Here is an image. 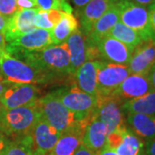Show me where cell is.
I'll return each mask as SVG.
<instances>
[{"mask_svg":"<svg viewBox=\"0 0 155 155\" xmlns=\"http://www.w3.org/2000/svg\"><path fill=\"white\" fill-rule=\"evenodd\" d=\"M5 51L15 58L55 77L65 74L71 75L70 57L65 42L52 45L37 51H27L15 48H6Z\"/></svg>","mask_w":155,"mask_h":155,"instance_id":"obj_1","label":"cell"},{"mask_svg":"<svg viewBox=\"0 0 155 155\" xmlns=\"http://www.w3.org/2000/svg\"><path fill=\"white\" fill-rule=\"evenodd\" d=\"M0 67L4 79L11 84H46L55 78V76L15 58L6 51L0 52Z\"/></svg>","mask_w":155,"mask_h":155,"instance_id":"obj_2","label":"cell"},{"mask_svg":"<svg viewBox=\"0 0 155 155\" xmlns=\"http://www.w3.org/2000/svg\"><path fill=\"white\" fill-rule=\"evenodd\" d=\"M39 118L40 113L36 102L8 110L0 120V132L10 140L22 138L31 134Z\"/></svg>","mask_w":155,"mask_h":155,"instance_id":"obj_3","label":"cell"},{"mask_svg":"<svg viewBox=\"0 0 155 155\" xmlns=\"http://www.w3.org/2000/svg\"><path fill=\"white\" fill-rule=\"evenodd\" d=\"M40 116L57 131L62 134L82 121L61 102L56 91L50 92L36 101Z\"/></svg>","mask_w":155,"mask_h":155,"instance_id":"obj_4","label":"cell"},{"mask_svg":"<svg viewBox=\"0 0 155 155\" xmlns=\"http://www.w3.org/2000/svg\"><path fill=\"white\" fill-rule=\"evenodd\" d=\"M55 91L64 106L76 114L80 121L94 116L97 103V97L84 92L75 85L69 88L59 89Z\"/></svg>","mask_w":155,"mask_h":155,"instance_id":"obj_5","label":"cell"},{"mask_svg":"<svg viewBox=\"0 0 155 155\" xmlns=\"http://www.w3.org/2000/svg\"><path fill=\"white\" fill-rule=\"evenodd\" d=\"M120 12V22L132 28L143 41L152 39L148 8L134 4L129 0L117 2Z\"/></svg>","mask_w":155,"mask_h":155,"instance_id":"obj_6","label":"cell"},{"mask_svg":"<svg viewBox=\"0 0 155 155\" xmlns=\"http://www.w3.org/2000/svg\"><path fill=\"white\" fill-rule=\"evenodd\" d=\"M70 57V71L72 76L78 69L88 61H97L100 53L97 46L89 43L86 35L78 28L65 41Z\"/></svg>","mask_w":155,"mask_h":155,"instance_id":"obj_7","label":"cell"},{"mask_svg":"<svg viewBox=\"0 0 155 155\" xmlns=\"http://www.w3.org/2000/svg\"><path fill=\"white\" fill-rule=\"evenodd\" d=\"M130 74L127 66L97 61V96L110 95Z\"/></svg>","mask_w":155,"mask_h":155,"instance_id":"obj_8","label":"cell"},{"mask_svg":"<svg viewBox=\"0 0 155 155\" xmlns=\"http://www.w3.org/2000/svg\"><path fill=\"white\" fill-rule=\"evenodd\" d=\"M97 103L94 116L105 124L109 134L127 125L122 109L123 101L112 95L97 96Z\"/></svg>","mask_w":155,"mask_h":155,"instance_id":"obj_9","label":"cell"},{"mask_svg":"<svg viewBox=\"0 0 155 155\" xmlns=\"http://www.w3.org/2000/svg\"><path fill=\"white\" fill-rule=\"evenodd\" d=\"M106 146L118 155H146L142 139L127 125L118 127L109 134Z\"/></svg>","mask_w":155,"mask_h":155,"instance_id":"obj_10","label":"cell"},{"mask_svg":"<svg viewBox=\"0 0 155 155\" xmlns=\"http://www.w3.org/2000/svg\"><path fill=\"white\" fill-rule=\"evenodd\" d=\"M41 91L35 84H10L0 98L6 110L35 103L40 98Z\"/></svg>","mask_w":155,"mask_h":155,"instance_id":"obj_11","label":"cell"},{"mask_svg":"<svg viewBox=\"0 0 155 155\" xmlns=\"http://www.w3.org/2000/svg\"><path fill=\"white\" fill-rule=\"evenodd\" d=\"M155 65V42L152 40L142 41L133 50L127 67L130 73L146 75L149 74Z\"/></svg>","mask_w":155,"mask_h":155,"instance_id":"obj_12","label":"cell"},{"mask_svg":"<svg viewBox=\"0 0 155 155\" xmlns=\"http://www.w3.org/2000/svg\"><path fill=\"white\" fill-rule=\"evenodd\" d=\"M153 91L148 76L130 73L110 95L124 102L140 97Z\"/></svg>","mask_w":155,"mask_h":155,"instance_id":"obj_13","label":"cell"},{"mask_svg":"<svg viewBox=\"0 0 155 155\" xmlns=\"http://www.w3.org/2000/svg\"><path fill=\"white\" fill-rule=\"evenodd\" d=\"M92 116V117H93ZM89 118L80 122L75 127L61 134L57 143L48 155H73L82 145L85 127L92 119Z\"/></svg>","mask_w":155,"mask_h":155,"instance_id":"obj_14","label":"cell"},{"mask_svg":"<svg viewBox=\"0 0 155 155\" xmlns=\"http://www.w3.org/2000/svg\"><path fill=\"white\" fill-rule=\"evenodd\" d=\"M61 134L41 116L31 131L35 149L39 155H48L57 143Z\"/></svg>","mask_w":155,"mask_h":155,"instance_id":"obj_15","label":"cell"},{"mask_svg":"<svg viewBox=\"0 0 155 155\" xmlns=\"http://www.w3.org/2000/svg\"><path fill=\"white\" fill-rule=\"evenodd\" d=\"M100 57L110 63L127 66L133 53V48L110 36H105L97 45Z\"/></svg>","mask_w":155,"mask_h":155,"instance_id":"obj_16","label":"cell"},{"mask_svg":"<svg viewBox=\"0 0 155 155\" xmlns=\"http://www.w3.org/2000/svg\"><path fill=\"white\" fill-rule=\"evenodd\" d=\"M54 45L50 30L34 28L6 43V48H15L27 51H37Z\"/></svg>","mask_w":155,"mask_h":155,"instance_id":"obj_17","label":"cell"},{"mask_svg":"<svg viewBox=\"0 0 155 155\" xmlns=\"http://www.w3.org/2000/svg\"><path fill=\"white\" fill-rule=\"evenodd\" d=\"M39 9L37 8L18 10L12 17H10L5 34L6 43L35 28L34 25V19Z\"/></svg>","mask_w":155,"mask_h":155,"instance_id":"obj_18","label":"cell"},{"mask_svg":"<svg viewBox=\"0 0 155 155\" xmlns=\"http://www.w3.org/2000/svg\"><path fill=\"white\" fill-rule=\"evenodd\" d=\"M120 0H91L80 10L78 17L81 24V31L88 35L97 21L108 11L113 5Z\"/></svg>","mask_w":155,"mask_h":155,"instance_id":"obj_19","label":"cell"},{"mask_svg":"<svg viewBox=\"0 0 155 155\" xmlns=\"http://www.w3.org/2000/svg\"><path fill=\"white\" fill-rule=\"evenodd\" d=\"M108 135L109 132L105 124L93 116L85 127L82 144L97 153L107 145Z\"/></svg>","mask_w":155,"mask_h":155,"instance_id":"obj_20","label":"cell"},{"mask_svg":"<svg viewBox=\"0 0 155 155\" xmlns=\"http://www.w3.org/2000/svg\"><path fill=\"white\" fill-rule=\"evenodd\" d=\"M118 22H120V12L116 3L111 6L97 21L93 28H91V32L89 33L88 35H86L89 43L93 46H97L100 40L107 36L111 28Z\"/></svg>","mask_w":155,"mask_h":155,"instance_id":"obj_21","label":"cell"},{"mask_svg":"<svg viewBox=\"0 0 155 155\" xmlns=\"http://www.w3.org/2000/svg\"><path fill=\"white\" fill-rule=\"evenodd\" d=\"M75 86L87 94L97 97V61L84 62L72 75Z\"/></svg>","mask_w":155,"mask_h":155,"instance_id":"obj_22","label":"cell"},{"mask_svg":"<svg viewBox=\"0 0 155 155\" xmlns=\"http://www.w3.org/2000/svg\"><path fill=\"white\" fill-rule=\"evenodd\" d=\"M127 124L140 138L146 140L155 138V116L128 113Z\"/></svg>","mask_w":155,"mask_h":155,"instance_id":"obj_23","label":"cell"},{"mask_svg":"<svg viewBox=\"0 0 155 155\" xmlns=\"http://www.w3.org/2000/svg\"><path fill=\"white\" fill-rule=\"evenodd\" d=\"M78 28V22L72 13L64 12L60 22L50 30L54 45L62 44Z\"/></svg>","mask_w":155,"mask_h":155,"instance_id":"obj_24","label":"cell"},{"mask_svg":"<svg viewBox=\"0 0 155 155\" xmlns=\"http://www.w3.org/2000/svg\"><path fill=\"white\" fill-rule=\"evenodd\" d=\"M124 112L155 116V91L138 98L124 101L122 104Z\"/></svg>","mask_w":155,"mask_h":155,"instance_id":"obj_25","label":"cell"},{"mask_svg":"<svg viewBox=\"0 0 155 155\" xmlns=\"http://www.w3.org/2000/svg\"><path fill=\"white\" fill-rule=\"evenodd\" d=\"M108 36L115 38L133 49L143 41L138 33L120 22L111 28Z\"/></svg>","mask_w":155,"mask_h":155,"instance_id":"obj_26","label":"cell"},{"mask_svg":"<svg viewBox=\"0 0 155 155\" xmlns=\"http://www.w3.org/2000/svg\"><path fill=\"white\" fill-rule=\"evenodd\" d=\"M3 155H39L35 149L31 134L24 137L10 140Z\"/></svg>","mask_w":155,"mask_h":155,"instance_id":"obj_27","label":"cell"},{"mask_svg":"<svg viewBox=\"0 0 155 155\" xmlns=\"http://www.w3.org/2000/svg\"><path fill=\"white\" fill-rule=\"evenodd\" d=\"M64 12L61 11H41L39 10L34 19V25L35 28L51 30L58 22H60Z\"/></svg>","mask_w":155,"mask_h":155,"instance_id":"obj_28","label":"cell"},{"mask_svg":"<svg viewBox=\"0 0 155 155\" xmlns=\"http://www.w3.org/2000/svg\"><path fill=\"white\" fill-rule=\"evenodd\" d=\"M39 10L41 11H61L72 13V8L68 0H35Z\"/></svg>","mask_w":155,"mask_h":155,"instance_id":"obj_29","label":"cell"},{"mask_svg":"<svg viewBox=\"0 0 155 155\" xmlns=\"http://www.w3.org/2000/svg\"><path fill=\"white\" fill-rule=\"evenodd\" d=\"M17 11V0H0V15L10 18Z\"/></svg>","mask_w":155,"mask_h":155,"instance_id":"obj_30","label":"cell"},{"mask_svg":"<svg viewBox=\"0 0 155 155\" xmlns=\"http://www.w3.org/2000/svg\"><path fill=\"white\" fill-rule=\"evenodd\" d=\"M148 12H149V23L152 40L155 42V4L148 6Z\"/></svg>","mask_w":155,"mask_h":155,"instance_id":"obj_31","label":"cell"},{"mask_svg":"<svg viewBox=\"0 0 155 155\" xmlns=\"http://www.w3.org/2000/svg\"><path fill=\"white\" fill-rule=\"evenodd\" d=\"M17 4L18 10L35 9V8H37L35 0H17Z\"/></svg>","mask_w":155,"mask_h":155,"instance_id":"obj_32","label":"cell"},{"mask_svg":"<svg viewBox=\"0 0 155 155\" xmlns=\"http://www.w3.org/2000/svg\"><path fill=\"white\" fill-rule=\"evenodd\" d=\"M146 155H155V138L147 140L145 144Z\"/></svg>","mask_w":155,"mask_h":155,"instance_id":"obj_33","label":"cell"},{"mask_svg":"<svg viewBox=\"0 0 155 155\" xmlns=\"http://www.w3.org/2000/svg\"><path fill=\"white\" fill-rule=\"evenodd\" d=\"M10 142V139L5 135L2 132H0V155L4 154L5 150Z\"/></svg>","mask_w":155,"mask_h":155,"instance_id":"obj_34","label":"cell"},{"mask_svg":"<svg viewBox=\"0 0 155 155\" xmlns=\"http://www.w3.org/2000/svg\"><path fill=\"white\" fill-rule=\"evenodd\" d=\"M73 155H97V153H94L93 151L87 148L85 146H84L82 144L78 147V149L76 151V153Z\"/></svg>","mask_w":155,"mask_h":155,"instance_id":"obj_35","label":"cell"},{"mask_svg":"<svg viewBox=\"0 0 155 155\" xmlns=\"http://www.w3.org/2000/svg\"><path fill=\"white\" fill-rule=\"evenodd\" d=\"M8 20L9 18L0 15V33L4 34V35L5 34L7 26H8Z\"/></svg>","mask_w":155,"mask_h":155,"instance_id":"obj_36","label":"cell"},{"mask_svg":"<svg viewBox=\"0 0 155 155\" xmlns=\"http://www.w3.org/2000/svg\"><path fill=\"white\" fill-rule=\"evenodd\" d=\"M90 1H91V0H71L72 5L75 6L78 10H80L81 8H83L84 6L86 5Z\"/></svg>","mask_w":155,"mask_h":155,"instance_id":"obj_37","label":"cell"},{"mask_svg":"<svg viewBox=\"0 0 155 155\" xmlns=\"http://www.w3.org/2000/svg\"><path fill=\"white\" fill-rule=\"evenodd\" d=\"M129 1L133 2L134 4L140 5L145 6V7H147V6L155 4V0H129Z\"/></svg>","mask_w":155,"mask_h":155,"instance_id":"obj_38","label":"cell"},{"mask_svg":"<svg viewBox=\"0 0 155 155\" xmlns=\"http://www.w3.org/2000/svg\"><path fill=\"white\" fill-rule=\"evenodd\" d=\"M97 155H118L115 151H113L110 148H109L107 146H105L103 149L100 151L99 153H97Z\"/></svg>","mask_w":155,"mask_h":155,"instance_id":"obj_39","label":"cell"},{"mask_svg":"<svg viewBox=\"0 0 155 155\" xmlns=\"http://www.w3.org/2000/svg\"><path fill=\"white\" fill-rule=\"evenodd\" d=\"M148 78H149L150 81H151V84L153 85V88L155 91V65L153 67H152L151 71H150L149 74L147 75Z\"/></svg>","mask_w":155,"mask_h":155,"instance_id":"obj_40","label":"cell"},{"mask_svg":"<svg viewBox=\"0 0 155 155\" xmlns=\"http://www.w3.org/2000/svg\"><path fill=\"white\" fill-rule=\"evenodd\" d=\"M6 50V41L5 35L0 33V52Z\"/></svg>","mask_w":155,"mask_h":155,"instance_id":"obj_41","label":"cell"},{"mask_svg":"<svg viewBox=\"0 0 155 155\" xmlns=\"http://www.w3.org/2000/svg\"><path fill=\"white\" fill-rule=\"evenodd\" d=\"M10 84L11 83H9L7 81H0V97L3 95L6 89L8 88Z\"/></svg>","mask_w":155,"mask_h":155,"instance_id":"obj_42","label":"cell"},{"mask_svg":"<svg viewBox=\"0 0 155 155\" xmlns=\"http://www.w3.org/2000/svg\"><path fill=\"white\" fill-rule=\"evenodd\" d=\"M6 111L5 108V106L3 104V102H2V100L0 98V120H1V118L3 117L4 116V114H5V112Z\"/></svg>","mask_w":155,"mask_h":155,"instance_id":"obj_43","label":"cell"},{"mask_svg":"<svg viewBox=\"0 0 155 155\" xmlns=\"http://www.w3.org/2000/svg\"><path fill=\"white\" fill-rule=\"evenodd\" d=\"M0 81H5V80L4 79L3 74H2V71H1V67H0Z\"/></svg>","mask_w":155,"mask_h":155,"instance_id":"obj_44","label":"cell"}]
</instances>
